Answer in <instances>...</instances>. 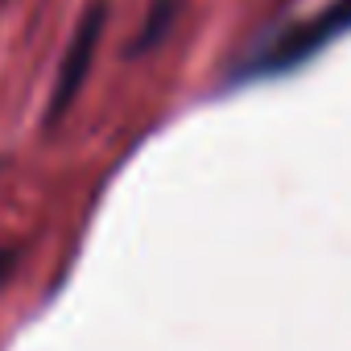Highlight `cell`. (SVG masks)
<instances>
[{
  "label": "cell",
  "mask_w": 351,
  "mask_h": 351,
  "mask_svg": "<svg viewBox=\"0 0 351 351\" xmlns=\"http://www.w3.org/2000/svg\"><path fill=\"white\" fill-rule=\"evenodd\" d=\"M347 29H351V0H285L281 13L269 21L265 38L248 46L236 79H265L293 71Z\"/></svg>",
  "instance_id": "obj_1"
},
{
  "label": "cell",
  "mask_w": 351,
  "mask_h": 351,
  "mask_svg": "<svg viewBox=\"0 0 351 351\" xmlns=\"http://www.w3.org/2000/svg\"><path fill=\"white\" fill-rule=\"evenodd\" d=\"M99 25H104V9H91L87 21H83V29H79V38H75V46H71V54H66L62 79H58V95H54V104H50V120L71 104V95H75V87H79V79H83V66L91 62L95 38H99Z\"/></svg>",
  "instance_id": "obj_2"
},
{
  "label": "cell",
  "mask_w": 351,
  "mask_h": 351,
  "mask_svg": "<svg viewBox=\"0 0 351 351\" xmlns=\"http://www.w3.org/2000/svg\"><path fill=\"white\" fill-rule=\"evenodd\" d=\"M169 9H173V0H161L157 5V13H149V21H145V29H141V38L132 42V50L141 54V50H149V38L157 42V34L165 29V21H169Z\"/></svg>",
  "instance_id": "obj_3"
}]
</instances>
